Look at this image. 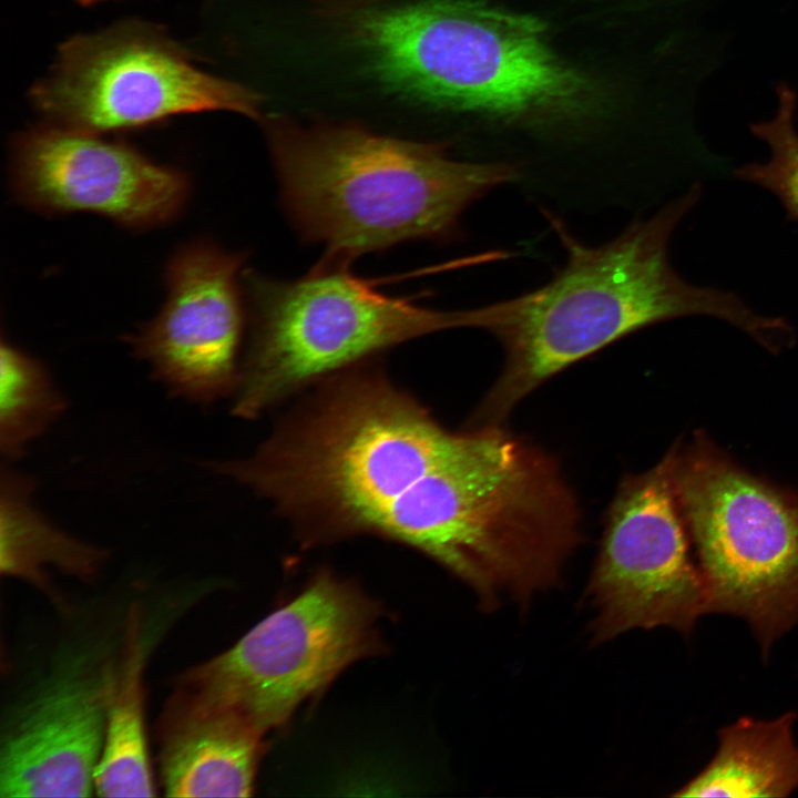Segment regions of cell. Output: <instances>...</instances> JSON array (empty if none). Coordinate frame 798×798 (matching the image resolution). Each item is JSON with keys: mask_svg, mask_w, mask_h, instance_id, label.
Listing matches in <instances>:
<instances>
[{"mask_svg": "<svg viewBox=\"0 0 798 798\" xmlns=\"http://www.w3.org/2000/svg\"><path fill=\"white\" fill-rule=\"evenodd\" d=\"M700 197L702 185L695 182L598 246L583 244L548 214L565 250L563 267L536 289L474 308V328L491 332L505 359L469 427H502L516 405L548 379L662 321L712 317L775 349L788 332L787 319L757 313L733 291L692 284L671 263L672 237Z\"/></svg>", "mask_w": 798, "mask_h": 798, "instance_id": "cell-1", "label": "cell"}, {"mask_svg": "<svg viewBox=\"0 0 798 798\" xmlns=\"http://www.w3.org/2000/svg\"><path fill=\"white\" fill-rule=\"evenodd\" d=\"M270 140L294 224L342 258L410 239L451 238L470 204L520 176L504 162L457 161L442 144L355 126L276 125Z\"/></svg>", "mask_w": 798, "mask_h": 798, "instance_id": "cell-2", "label": "cell"}, {"mask_svg": "<svg viewBox=\"0 0 798 798\" xmlns=\"http://www.w3.org/2000/svg\"><path fill=\"white\" fill-rule=\"evenodd\" d=\"M355 43L390 89L504 116L570 110L587 85L531 16L474 0H422L356 16Z\"/></svg>", "mask_w": 798, "mask_h": 798, "instance_id": "cell-3", "label": "cell"}, {"mask_svg": "<svg viewBox=\"0 0 798 798\" xmlns=\"http://www.w3.org/2000/svg\"><path fill=\"white\" fill-rule=\"evenodd\" d=\"M346 266L327 263L293 282L248 277L254 327L234 416L256 418L368 356L470 324L469 309L438 310L385 295Z\"/></svg>", "mask_w": 798, "mask_h": 798, "instance_id": "cell-4", "label": "cell"}, {"mask_svg": "<svg viewBox=\"0 0 798 798\" xmlns=\"http://www.w3.org/2000/svg\"><path fill=\"white\" fill-rule=\"evenodd\" d=\"M675 483L704 584V614L744 618L764 657L798 623V497L735 466L703 436Z\"/></svg>", "mask_w": 798, "mask_h": 798, "instance_id": "cell-5", "label": "cell"}, {"mask_svg": "<svg viewBox=\"0 0 798 798\" xmlns=\"http://www.w3.org/2000/svg\"><path fill=\"white\" fill-rule=\"evenodd\" d=\"M380 607L352 583L318 572L231 648L180 676L263 735L285 725L349 665L379 654Z\"/></svg>", "mask_w": 798, "mask_h": 798, "instance_id": "cell-6", "label": "cell"}, {"mask_svg": "<svg viewBox=\"0 0 798 798\" xmlns=\"http://www.w3.org/2000/svg\"><path fill=\"white\" fill-rule=\"evenodd\" d=\"M31 96L51 124L94 134L203 111L257 116L260 103L256 92L203 71L160 28L139 21L64 42Z\"/></svg>", "mask_w": 798, "mask_h": 798, "instance_id": "cell-7", "label": "cell"}, {"mask_svg": "<svg viewBox=\"0 0 798 798\" xmlns=\"http://www.w3.org/2000/svg\"><path fill=\"white\" fill-rule=\"evenodd\" d=\"M676 451L624 477L608 507L585 592L593 644L634 628L688 635L704 614L703 579L676 490Z\"/></svg>", "mask_w": 798, "mask_h": 798, "instance_id": "cell-8", "label": "cell"}, {"mask_svg": "<svg viewBox=\"0 0 798 798\" xmlns=\"http://www.w3.org/2000/svg\"><path fill=\"white\" fill-rule=\"evenodd\" d=\"M99 135L55 124L19 134L12 152L18 197L42 212H91L131 227L173 219L190 194L186 175Z\"/></svg>", "mask_w": 798, "mask_h": 798, "instance_id": "cell-9", "label": "cell"}, {"mask_svg": "<svg viewBox=\"0 0 798 798\" xmlns=\"http://www.w3.org/2000/svg\"><path fill=\"white\" fill-rule=\"evenodd\" d=\"M242 263V255L206 243L181 248L167 266L162 309L126 338L171 395L201 405L235 395L241 377Z\"/></svg>", "mask_w": 798, "mask_h": 798, "instance_id": "cell-10", "label": "cell"}, {"mask_svg": "<svg viewBox=\"0 0 798 798\" xmlns=\"http://www.w3.org/2000/svg\"><path fill=\"white\" fill-rule=\"evenodd\" d=\"M62 669L13 717L1 741V797H86L104 741L111 672Z\"/></svg>", "mask_w": 798, "mask_h": 798, "instance_id": "cell-11", "label": "cell"}, {"mask_svg": "<svg viewBox=\"0 0 798 798\" xmlns=\"http://www.w3.org/2000/svg\"><path fill=\"white\" fill-rule=\"evenodd\" d=\"M162 787L170 797H247L265 735L231 708L176 684L156 727Z\"/></svg>", "mask_w": 798, "mask_h": 798, "instance_id": "cell-12", "label": "cell"}, {"mask_svg": "<svg viewBox=\"0 0 798 798\" xmlns=\"http://www.w3.org/2000/svg\"><path fill=\"white\" fill-rule=\"evenodd\" d=\"M795 712L769 719L744 716L718 730L715 756L674 797H787L798 789Z\"/></svg>", "mask_w": 798, "mask_h": 798, "instance_id": "cell-13", "label": "cell"}, {"mask_svg": "<svg viewBox=\"0 0 798 798\" xmlns=\"http://www.w3.org/2000/svg\"><path fill=\"white\" fill-rule=\"evenodd\" d=\"M35 479L1 468L0 570L48 590L49 567L82 580L94 577L106 551L55 526L33 503Z\"/></svg>", "mask_w": 798, "mask_h": 798, "instance_id": "cell-14", "label": "cell"}, {"mask_svg": "<svg viewBox=\"0 0 798 798\" xmlns=\"http://www.w3.org/2000/svg\"><path fill=\"white\" fill-rule=\"evenodd\" d=\"M139 612H130L123 655L111 672L104 741L94 774V790L101 797L155 795L150 765L145 715Z\"/></svg>", "mask_w": 798, "mask_h": 798, "instance_id": "cell-15", "label": "cell"}, {"mask_svg": "<svg viewBox=\"0 0 798 798\" xmlns=\"http://www.w3.org/2000/svg\"><path fill=\"white\" fill-rule=\"evenodd\" d=\"M66 399L38 359L2 338L0 452L13 461L65 411Z\"/></svg>", "mask_w": 798, "mask_h": 798, "instance_id": "cell-16", "label": "cell"}, {"mask_svg": "<svg viewBox=\"0 0 798 798\" xmlns=\"http://www.w3.org/2000/svg\"><path fill=\"white\" fill-rule=\"evenodd\" d=\"M775 96L773 116L749 125L750 133L767 145V160L746 163L734 173L736 178L771 193L787 218L798 223V94L790 83L779 80Z\"/></svg>", "mask_w": 798, "mask_h": 798, "instance_id": "cell-17", "label": "cell"}, {"mask_svg": "<svg viewBox=\"0 0 798 798\" xmlns=\"http://www.w3.org/2000/svg\"><path fill=\"white\" fill-rule=\"evenodd\" d=\"M76 1L81 4L90 6V4H94V3H98V2H101L104 0H76Z\"/></svg>", "mask_w": 798, "mask_h": 798, "instance_id": "cell-18", "label": "cell"}]
</instances>
